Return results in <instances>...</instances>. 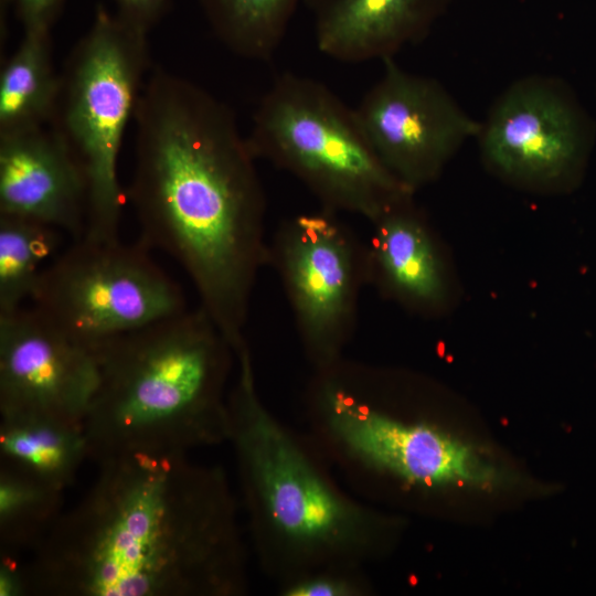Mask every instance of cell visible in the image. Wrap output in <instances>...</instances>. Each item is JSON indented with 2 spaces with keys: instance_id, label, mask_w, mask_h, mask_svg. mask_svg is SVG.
Masks as SVG:
<instances>
[{
  "instance_id": "obj_1",
  "label": "cell",
  "mask_w": 596,
  "mask_h": 596,
  "mask_svg": "<svg viewBox=\"0 0 596 596\" xmlns=\"http://www.w3.org/2000/svg\"><path fill=\"white\" fill-rule=\"evenodd\" d=\"M134 120L125 195L139 241L183 269L236 353L247 344L253 291L269 264L257 159L225 103L161 67L143 83Z\"/></svg>"
},
{
  "instance_id": "obj_2",
  "label": "cell",
  "mask_w": 596,
  "mask_h": 596,
  "mask_svg": "<svg viewBox=\"0 0 596 596\" xmlns=\"http://www.w3.org/2000/svg\"><path fill=\"white\" fill-rule=\"evenodd\" d=\"M98 476L25 565L29 594L241 596L246 551L224 470L184 453L131 454Z\"/></svg>"
},
{
  "instance_id": "obj_3",
  "label": "cell",
  "mask_w": 596,
  "mask_h": 596,
  "mask_svg": "<svg viewBox=\"0 0 596 596\" xmlns=\"http://www.w3.org/2000/svg\"><path fill=\"white\" fill-rule=\"evenodd\" d=\"M227 395L249 531L260 565L279 585L324 568H361L395 522L352 499L265 405L248 344Z\"/></svg>"
},
{
  "instance_id": "obj_4",
  "label": "cell",
  "mask_w": 596,
  "mask_h": 596,
  "mask_svg": "<svg viewBox=\"0 0 596 596\" xmlns=\"http://www.w3.org/2000/svg\"><path fill=\"white\" fill-rule=\"evenodd\" d=\"M84 422L88 459L184 453L228 441L234 351L199 306L104 342Z\"/></svg>"
},
{
  "instance_id": "obj_5",
  "label": "cell",
  "mask_w": 596,
  "mask_h": 596,
  "mask_svg": "<svg viewBox=\"0 0 596 596\" xmlns=\"http://www.w3.org/2000/svg\"><path fill=\"white\" fill-rule=\"evenodd\" d=\"M246 138L256 159L294 175L323 209L371 223L413 199L376 156L354 108L309 76L278 75L258 102Z\"/></svg>"
},
{
  "instance_id": "obj_6",
  "label": "cell",
  "mask_w": 596,
  "mask_h": 596,
  "mask_svg": "<svg viewBox=\"0 0 596 596\" xmlns=\"http://www.w3.org/2000/svg\"><path fill=\"white\" fill-rule=\"evenodd\" d=\"M148 33L98 4L61 75L47 125L76 162L86 189L84 236L119 238L126 201L118 177L126 128L150 65Z\"/></svg>"
},
{
  "instance_id": "obj_7",
  "label": "cell",
  "mask_w": 596,
  "mask_h": 596,
  "mask_svg": "<svg viewBox=\"0 0 596 596\" xmlns=\"http://www.w3.org/2000/svg\"><path fill=\"white\" fill-rule=\"evenodd\" d=\"M32 307L73 340L104 342L187 309L180 286L134 244L83 236L41 273Z\"/></svg>"
},
{
  "instance_id": "obj_8",
  "label": "cell",
  "mask_w": 596,
  "mask_h": 596,
  "mask_svg": "<svg viewBox=\"0 0 596 596\" xmlns=\"http://www.w3.org/2000/svg\"><path fill=\"white\" fill-rule=\"evenodd\" d=\"M269 264L279 275L313 371L341 361L368 285L364 242L339 213L321 207L280 223L269 244Z\"/></svg>"
},
{
  "instance_id": "obj_9",
  "label": "cell",
  "mask_w": 596,
  "mask_h": 596,
  "mask_svg": "<svg viewBox=\"0 0 596 596\" xmlns=\"http://www.w3.org/2000/svg\"><path fill=\"white\" fill-rule=\"evenodd\" d=\"M380 78L354 107L359 123L386 169L414 193L435 181L481 124L434 78L385 58Z\"/></svg>"
},
{
  "instance_id": "obj_10",
  "label": "cell",
  "mask_w": 596,
  "mask_h": 596,
  "mask_svg": "<svg viewBox=\"0 0 596 596\" xmlns=\"http://www.w3.org/2000/svg\"><path fill=\"white\" fill-rule=\"evenodd\" d=\"M98 379L96 351L34 307L0 315L1 418L84 425Z\"/></svg>"
},
{
  "instance_id": "obj_11",
  "label": "cell",
  "mask_w": 596,
  "mask_h": 596,
  "mask_svg": "<svg viewBox=\"0 0 596 596\" xmlns=\"http://www.w3.org/2000/svg\"><path fill=\"white\" fill-rule=\"evenodd\" d=\"M478 138L497 174L538 190L560 184L588 139L573 102L555 84L538 78L511 86L481 124Z\"/></svg>"
},
{
  "instance_id": "obj_12",
  "label": "cell",
  "mask_w": 596,
  "mask_h": 596,
  "mask_svg": "<svg viewBox=\"0 0 596 596\" xmlns=\"http://www.w3.org/2000/svg\"><path fill=\"white\" fill-rule=\"evenodd\" d=\"M0 215L47 224L74 241L84 236L85 183L70 151L49 126L0 136Z\"/></svg>"
},
{
  "instance_id": "obj_13",
  "label": "cell",
  "mask_w": 596,
  "mask_h": 596,
  "mask_svg": "<svg viewBox=\"0 0 596 596\" xmlns=\"http://www.w3.org/2000/svg\"><path fill=\"white\" fill-rule=\"evenodd\" d=\"M364 242L366 284L384 298L421 316H439L450 304L446 256L413 199L371 222Z\"/></svg>"
},
{
  "instance_id": "obj_14",
  "label": "cell",
  "mask_w": 596,
  "mask_h": 596,
  "mask_svg": "<svg viewBox=\"0 0 596 596\" xmlns=\"http://www.w3.org/2000/svg\"><path fill=\"white\" fill-rule=\"evenodd\" d=\"M315 41L326 56L342 63L393 57L419 40L443 0H304Z\"/></svg>"
},
{
  "instance_id": "obj_15",
  "label": "cell",
  "mask_w": 596,
  "mask_h": 596,
  "mask_svg": "<svg viewBox=\"0 0 596 596\" xmlns=\"http://www.w3.org/2000/svg\"><path fill=\"white\" fill-rule=\"evenodd\" d=\"M60 86L51 29L23 30L18 47L0 73V136L47 126Z\"/></svg>"
},
{
  "instance_id": "obj_16",
  "label": "cell",
  "mask_w": 596,
  "mask_h": 596,
  "mask_svg": "<svg viewBox=\"0 0 596 596\" xmlns=\"http://www.w3.org/2000/svg\"><path fill=\"white\" fill-rule=\"evenodd\" d=\"M0 466L65 491L88 459L84 425L40 418H1Z\"/></svg>"
},
{
  "instance_id": "obj_17",
  "label": "cell",
  "mask_w": 596,
  "mask_h": 596,
  "mask_svg": "<svg viewBox=\"0 0 596 596\" xmlns=\"http://www.w3.org/2000/svg\"><path fill=\"white\" fill-rule=\"evenodd\" d=\"M304 0H196L212 32L233 54L269 61Z\"/></svg>"
},
{
  "instance_id": "obj_18",
  "label": "cell",
  "mask_w": 596,
  "mask_h": 596,
  "mask_svg": "<svg viewBox=\"0 0 596 596\" xmlns=\"http://www.w3.org/2000/svg\"><path fill=\"white\" fill-rule=\"evenodd\" d=\"M63 496V490L0 466L1 553L33 552L61 518Z\"/></svg>"
},
{
  "instance_id": "obj_19",
  "label": "cell",
  "mask_w": 596,
  "mask_h": 596,
  "mask_svg": "<svg viewBox=\"0 0 596 596\" xmlns=\"http://www.w3.org/2000/svg\"><path fill=\"white\" fill-rule=\"evenodd\" d=\"M62 234L38 221L0 215V315L31 300L45 263L62 244Z\"/></svg>"
},
{
  "instance_id": "obj_20",
  "label": "cell",
  "mask_w": 596,
  "mask_h": 596,
  "mask_svg": "<svg viewBox=\"0 0 596 596\" xmlns=\"http://www.w3.org/2000/svg\"><path fill=\"white\" fill-rule=\"evenodd\" d=\"M281 596H363L368 583L361 568H324L279 585Z\"/></svg>"
},
{
  "instance_id": "obj_21",
  "label": "cell",
  "mask_w": 596,
  "mask_h": 596,
  "mask_svg": "<svg viewBox=\"0 0 596 596\" xmlns=\"http://www.w3.org/2000/svg\"><path fill=\"white\" fill-rule=\"evenodd\" d=\"M116 14L130 25L149 31L170 10L173 0H114Z\"/></svg>"
},
{
  "instance_id": "obj_22",
  "label": "cell",
  "mask_w": 596,
  "mask_h": 596,
  "mask_svg": "<svg viewBox=\"0 0 596 596\" xmlns=\"http://www.w3.org/2000/svg\"><path fill=\"white\" fill-rule=\"evenodd\" d=\"M63 2L64 0H4V7L13 4L23 30L51 29Z\"/></svg>"
},
{
  "instance_id": "obj_23",
  "label": "cell",
  "mask_w": 596,
  "mask_h": 596,
  "mask_svg": "<svg viewBox=\"0 0 596 596\" xmlns=\"http://www.w3.org/2000/svg\"><path fill=\"white\" fill-rule=\"evenodd\" d=\"M0 596H22L29 594L25 565H20L18 555L0 554Z\"/></svg>"
}]
</instances>
